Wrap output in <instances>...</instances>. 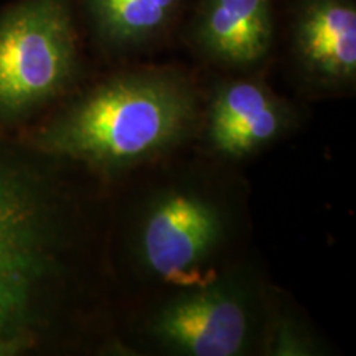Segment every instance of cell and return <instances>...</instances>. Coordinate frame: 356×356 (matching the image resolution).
I'll return each instance as SVG.
<instances>
[{
	"label": "cell",
	"mask_w": 356,
	"mask_h": 356,
	"mask_svg": "<svg viewBox=\"0 0 356 356\" xmlns=\"http://www.w3.org/2000/svg\"><path fill=\"white\" fill-rule=\"evenodd\" d=\"M202 99L173 68L122 71L102 79L40 127L38 152L115 175L163 159L198 132Z\"/></svg>",
	"instance_id": "cell-1"
},
{
	"label": "cell",
	"mask_w": 356,
	"mask_h": 356,
	"mask_svg": "<svg viewBox=\"0 0 356 356\" xmlns=\"http://www.w3.org/2000/svg\"><path fill=\"white\" fill-rule=\"evenodd\" d=\"M58 204L37 177L0 157V318L24 348L42 317L40 297L65 273L71 229Z\"/></svg>",
	"instance_id": "cell-2"
},
{
	"label": "cell",
	"mask_w": 356,
	"mask_h": 356,
	"mask_svg": "<svg viewBox=\"0 0 356 356\" xmlns=\"http://www.w3.org/2000/svg\"><path fill=\"white\" fill-rule=\"evenodd\" d=\"M234 213L213 186L175 180L159 186L134 221L132 256L150 279L180 289L218 274L215 262L231 241Z\"/></svg>",
	"instance_id": "cell-3"
},
{
	"label": "cell",
	"mask_w": 356,
	"mask_h": 356,
	"mask_svg": "<svg viewBox=\"0 0 356 356\" xmlns=\"http://www.w3.org/2000/svg\"><path fill=\"white\" fill-rule=\"evenodd\" d=\"M79 70L70 0H20L0 13V119L61 95Z\"/></svg>",
	"instance_id": "cell-4"
},
{
	"label": "cell",
	"mask_w": 356,
	"mask_h": 356,
	"mask_svg": "<svg viewBox=\"0 0 356 356\" xmlns=\"http://www.w3.org/2000/svg\"><path fill=\"white\" fill-rule=\"evenodd\" d=\"M266 304L257 284L238 270L218 273L162 302L144 325L145 337L163 353L241 356L264 338Z\"/></svg>",
	"instance_id": "cell-5"
},
{
	"label": "cell",
	"mask_w": 356,
	"mask_h": 356,
	"mask_svg": "<svg viewBox=\"0 0 356 356\" xmlns=\"http://www.w3.org/2000/svg\"><path fill=\"white\" fill-rule=\"evenodd\" d=\"M296 126V108L254 74L216 84L202 109L198 131L210 152L233 162L284 139Z\"/></svg>",
	"instance_id": "cell-6"
},
{
	"label": "cell",
	"mask_w": 356,
	"mask_h": 356,
	"mask_svg": "<svg viewBox=\"0 0 356 356\" xmlns=\"http://www.w3.org/2000/svg\"><path fill=\"white\" fill-rule=\"evenodd\" d=\"M291 47L302 81L320 92L356 83L355 0H293Z\"/></svg>",
	"instance_id": "cell-7"
},
{
	"label": "cell",
	"mask_w": 356,
	"mask_h": 356,
	"mask_svg": "<svg viewBox=\"0 0 356 356\" xmlns=\"http://www.w3.org/2000/svg\"><path fill=\"white\" fill-rule=\"evenodd\" d=\"M274 40L273 0H200L191 42L211 63L231 70L254 68Z\"/></svg>",
	"instance_id": "cell-8"
},
{
	"label": "cell",
	"mask_w": 356,
	"mask_h": 356,
	"mask_svg": "<svg viewBox=\"0 0 356 356\" xmlns=\"http://www.w3.org/2000/svg\"><path fill=\"white\" fill-rule=\"evenodd\" d=\"M99 42L129 51L155 42L175 24L184 0H81Z\"/></svg>",
	"instance_id": "cell-9"
},
{
	"label": "cell",
	"mask_w": 356,
	"mask_h": 356,
	"mask_svg": "<svg viewBox=\"0 0 356 356\" xmlns=\"http://www.w3.org/2000/svg\"><path fill=\"white\" fill-rule=\"evenodd\" d=\"M262 346L267 350L266 353L277 356L315 355V350H318L309 330L287 315H275L274 318H269L264 328Z\"/></svg>",
	"instance_id": "cell-10"
},
{
	"label": "cell",
	"mask_w": 356,
	"mask_h": 356,
	"mask_svg": "<svg viewBox=\"0 0 356 356\" xmlns=\"http://www.w3.org/2000/svg\"><path fill=\"white\" fill-rule=\"evenodd\" d=\"M24 348L19 346L17 343H12V341L8 340H3V338H0V356H6V355H15L22 351Z\"/></svg>",
	"instance_id": "cell-11"
}]
</instances>
